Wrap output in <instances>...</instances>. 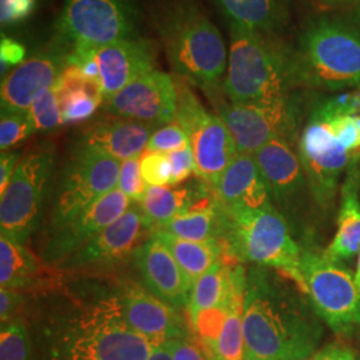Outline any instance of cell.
Here are the masks:
<instances>
[{"instance_id":"49","label":"cell","mask_w":360,"mask_h":360,"mask_svg":"<svg viewBox=\"0 0 360 360\" xmlns=\"http://www.w3.org/2000/svg\"><path fill=\"white\" fill-rule=\"evenodd\" d=\"M245 360H260V359H257V358H251V356H247V359Z\"/></svg>"},{"instance_id":"13","label":"cell","mask_w":360,"mask_h":360,"mask_svg":"<svg viewBox=\"0 0 360 360\" xmlns=\"http://www.w3.org/2000/svg\"><path fill=\"white\" fill-rule=\"evenodd\" d=\"M297 155L309 191L323 207L333 205L342 175L360 162L336 139L328 122L314 114L302 131Z\"/></svg>"},{"instance_id":"1","label":"cell","mask_w":360,"mask_h":360,"mask_svg":"<svg viewBox=\"0 0 360 360\" xmlns=\"http://www.w3.org/2000/svg\"><path fill=\"white\" fill-rule=\"evenodd\" d=\"M243 330L247 356L260 360H307L324 336L322 319L299 285L257 264L247 272Z\"/></svg>"},{"instance_id":"17","label":"cell","mask_w":360,"mask_h":360,"mask_svg":"<svg viewBox=\"0 0 360 360\" xmlns=\"http://www.w3.org/2000/svg\"><path fill=\"white\" fill-rule=\"evenodd\" d=\"M129 207L131 199L117 187L105 193L77 218L55 230L44 250L46 260L63 263L99 232L103 231L107 226L126 214Z\"/></svg>"},{"instance_id":"21","label":"cell","mask_w":360,"mask_h":360,"mask_svg":"<svg viewBox=\"0 0 360 360\" xmlns=\"http://www.w3.org/2000/svg\"><path fill=\"white\" fill-rule=\"evenodd\" d=\"M257 166L269 184L274 205L294 207L309 187L299 155L287 139H274L254 154Z\"/></svg>"},{"instance_id":"2","label":"cell","mask_w":360,"mask_h":360,"mask_svg":"<svg viewBox=\"0 0 360 360\" xmlns=\"http://www.w3.org/2000/svg\"><path fill=\"white\" fill-rule=\"evenodd\" d=\"M158 30L175 75L218 98L229 58L224 40L206 13L193 0H174L160 13Z\"/></svg>"},{"instance_id":"28","label":"cell","mask_w":360,"mask_h":360,"mask_svg":"<svg viewBox=\"0 0 360 360\" xmlns=\"http://www.w3.org/2000/svg\"><path fill=\"white\" fill-rule=\"evenodd\" d=\"M153 235L171 251L180 269L184 271L193 284L196 283L198 279L214 266V263L221 259L226 251L223 243L217 239L193 242L180 239L165 231H155Z\"/></svg>"},{"instance_id":"27","label":"cell","mask_w":360,"mask_h":360,"mask_svg":"<svg viewBox=\"0 0 360 360\" xmlns=\"http://www.w3.org/2000/svg\"><path fill=\"white\" fill-rule=\"evenodd\" d=\"M212 190L214 187H211L203 180L198 190H171L167 187L147 186L144 196L138 205L142 208L148 229L155 232L160 230L175 217L187 212L198 199L210 193L208 191Z\"/></svg>"},{"instance_id":"25","label":"cell","mask_w":360,"mask_h":360,"mask_svg":"<svg viewBox=\"0 0 360 360\" xmlns=\"http://www.w3.org/2000/svg\"><path fill=\"white\" fill-rule=\"evenodd\" d=\"M56 87L63 124H75L90 119L104 102L102 84L84 77L77 65L65 67Z\"/></svg>"},{"instance_id":"23","label":"cell","mask_w":360,"mask_h":360,"mask_svg":"<svg viewBox=\"0 0 360 360\" xmlns=\"http://www.w3.org/2000/svg\"><path fill=\"white\" fill-rule=\"evenodd\" d=\"M153 129L154 126L147 123L111 115L84 129L80 143L124 162L146 151Z\"/></svg>"},{"instance_id":"47","label":"cell","mask_w":360,"mask_h":360,"mask_svg":"<svg viewBox=\"0 0 360 360\" xmlns=\"http://www.w3.org/2000/svg\"><path fill=\"white\" fill-rule=\"evenodd\" d=\"M316 1L322 3L324 6H343V4L360 1V0H316Z\"/></svg>"},{"instance_id":"6","label":"cell","mask_w":360,"mask_h":360,"mask_svg":"<svg viewBox=\"0 0 360 360\" xmlns=\"http://www.w3.org/2000/svg\"><path fill=\"white\" fill-rule=\"evenodd\" d=\"M154 348L127 323L119 296L87 311L70 339L74 360H148Z\"/></svg>"},{"instance_id":"14","label":"cell","mask_w":360,"mask_h":360,"mask_svg":"<svg viewBox=\"0 0 360 360\" xmlns=\"http://www.w3.org/2000/svg\"><path fill=\"white\" fill-rule=\"evenodd\" d=\"M112 116L165 126L176 119V89L174 77L153 70L135 79L104 102Z\"/></svg>"},{"instance_id":"29","label":"cell","mask_w":360,"mask_h":360,"mask_svg":"<svg viewBox=\"0 0 360 360\" xmlns=\"http://www.w3.org/2000/svg\"><path fill=\"white\" fill-rule=\"evenodd\" d=\"M38 272L35 257L23 243L1 233L0 236V285L7 290L25 288Z\"/></svg>"},{"instance_id":"42","label":"cell","mask_w":360,"mask_h":360,"mask_svg":"<svg viewBox=\"0 0 360 360\" xmlns=\"http://www.w3.org/2000/svg\"><path fill=\"white\" fill-rule=\"evenodd\" d=\"M163 346L167 347L174 360H210L198 342L193 343L191 339H175L166 342Z\"/></svg>"},{"instance_id":"12","label":"cell","mask_w":360,"mask_h":360,"mask_svg":"<svg viewBox=\"0 0 360 360\" xmlns=\"http://www.w3.org/2000/svg\"><path fill=\"white\" fill-rule=\"evenodd\" d=\"M219 105L218 115L231 131L239 154L254 155L274 139L295 141L302 108L291 95L264 102H220Z\"/></svg>"},{"instance_id":"18","label":"cell","mask_w":360,"mask_h":360,"mask_svg":"<svg viewBox=\"0 0 360 360\" xmlns=\"http://www.w3.org/2000/svg\"><path fill=\"white\" fill-rule=\"evenodd\" d=\"M146 288L175 309H187L193 284L171 251L155 235L134 251Z\"/></svg>"},{"instance_id":"40","label":"cell","mask_w":360,"mask_h":360,"mask_svg":"<svg viewBox=\"0 0 360 360\" xmlns=\"http://www.w3.org/2000/svg\"><path fill=\"white\" fill-rule=\"evenodd\" d=\"M169 163H171V186H176L181 181L188 179L193 172L196 171L195 158H193L191 146H186L180 150L172 151L167 154Z\"/></svg>"},{"instance_id":"4","label":"cell","mask_w":360,"mask_h":360,"mask_svg":"<svg viewBox=\"0 0 360 360\" xmlns=\"http://www.w3.org/2000/svg\"><path fill=\"white\" fill-rule=\"evenodd\" d=\"M219 210L220 242L227 255L281 271L306 294L300 270L302 250L276 208H224L219 205Z\"/></svg>"},{"instance_id":"38","label":"cell","mask_w":360,"mask_h":360,"mask_svg":"<svg viewBox=\"0 0 360 360\" xmlns=\"http://www.w3.org/2000/svg\"><path fill=\"white\" fill-rule=\"evenodd\" d=\"M117 188L122 193H126L131 200L141 203L147 190V184L144 183L141 172V156L122 162Z\"/></svg>"},{"instance_id":"8","label":"cell","mask_w":360,"mask_h":360,"mask_svg":"<svg viewBox=\"0 0 360 360\" xmlns=\"http://www.w3.org/2000/svg\"><path fill=\"white\" fill-rule=\"evenodd\" d=\"M300 270L306 294L319 318L335 334L351 335L360 328V290L354 275L312 251H302Z\"/></svg>"},{"instance_id":"44","label":"cell","mask_w":360,"mask_h":360,"mask_svg":"<svg viewBox=\"0 0 360 360\" xmlns=\"http://www.w3.org/2000/svg\"><path fill=\"white\" fill-rule=\"evenodd\" d=\"M307 360H356L355 351L340 343H331L318 349Z\"/></svg>"},{"instance_id":"26","label":"cell","mask_w":360,"mask_h":360,"mask_svg":"<svg viewBox=\"0 0 360 360\" xmlns=\"http://www.w3.org/2000/svg\"><path fill=\"white\" fill-rule=\"evenodd\" d=\"M232 26L270 37L287 22V0H214Z\"/></svg>"},{"instance_id":"35","label":"cell","mask_w":360,"mask_h":360,"mask_svg":"<svg viewBox=\"0 0 360 360\" xmlns=\"http://www.w3.org/2000/svg\"><path fill=\"white\" fill-rule=\"evenodd\" d=\"M186 146H190L188 135L179 123L174 120L168 124L160 126V129H155L148 141L146 151L169 154Z\"/></svg>"},{"instance_id":"45","label":"cell","mask_w":360,"mask_h":360,"mask_svg":"<svg viewBox=\"0 0 360 360\" xmlns=\"http://www.w3.org/2000/svg\"><path fill=\"white\" fill-rule=\"evenodd\" d=\"M22 304V296L16 290H0V321L1 324L13 321V315Z\"/></svg>"},{"instance_id":"22","label":"cell","mask_w":360,"mask_h":360,"mask_svg":"<svg viewBox=\"0 0 360 360\" xmlns=\"http://www.w3.org/2000/svg\"><path fill=\"white\" fill-rule=\"evenodd\" d=\"M214 193L219 205L224 208H276L254 155H236L214 187Z\"/></svg>"},{"instance_id":"34","label":"cell","mask_w":360,"mask_h":360,"mask_svg":"<svg viewBox=\"0 0 360 360\" xmlns=\"http://www.w3.org/2000/svg\"><path fill=\"white\" fill-rule=\"evenodd\" d=\"M0 360H30V346L23 323L10 321L1 324Z\"/></svg>"},{"instance_id":"51","label":"cell","mask_w":360,"mask_h":360,"mask_svg":"<svg viewBox=\"0 0 360 360\" xmlns=\"http://www.w3.org/2000/svg\"><path fill=\"white\" fill-rule=\"evenodd\" d=\"M358 360H360V358H359V359H358Z\"/></svg>"},{"instance_id":"15","label":"cell","mask_w":360,"mask_h":360,"mask_svg":"<svg viewBox=\"0 0 360 360\" xmlns=\"http://www.w3.org/2000/svg\"><path fill=\"white\" fill-rule=\"evenodd\" d=\"M68 65V49L58 47L39 52L15 67L0 86L1 110L28 111L41 92L53 87Z\"/></svg>"},{"instance_id":"43","label":"cell","mask_w":360,"mask_h":360,"mask_svg":"<svg viewBox=\"0 0 360 360\" xmlns=\"http://www.w3.org/2000/svg\"><path fill=\"white\" fill-rule=\"evenodd\" d=\"M22 160V154L16 151H6L0 156V195L6 191L13 179V174Z\"/></svg>"},{"instance_id":"46","label":"cell","mask_w":360,"mask_h":360,"mask_svg":"<svg viewBox=\"0 0 360 360\" xmlns=\"http://www.w3.org/2000/svg\"><path fill=\"white\" fill-rule=\"evenodd\" d=\"M148 360H174L172 359V355H171V352L168 351L167 347L166 346H156L154 348V351L151 352V355H150V358Z\"/></svg>"},{"instance_id":"39","label":"cell","mask_w":360,"mask_h":360,"mask_svg":"<svg viewBox=\"0 0 360 360\" xmlns=\"http://www.w3.org/2000/svg\"><path fill=\"white\" fill-rule=\"evenodd\" d=\"M38 0H0L1 28L13 27L26 22L35 13Z\"/></svg>"},{"instance_id":"37","label":"cell","mask_w":360,"mask_h":360,"mask_svg":"<svg viewBox=\"0 0 360 360\" xmlns=\"http://www.w3.org/2000/svg\"><path fill=\"white\" fill-rule=\"evenodd\" d=\"M141 172L147 186L166 187L172 174L167 154L144 151L141 155Z\"/></svg>"},{"instance_id":"24","label":"cell","mask_w":360,"mask_h":360,"mask_svg":"<svg viewBox=\"0 0 360 360\" xmlns=\"http://www.w3.org/2000/svg\"><path fill=\"white\" fill-rule=\"evenodd\" d=\"M360 174L358 165L349 168L342 187V200L338 217V231L324 251L328 260L339 263L360 252Z\"/></svg>"},{"instance_id":"3","label":"cell","mask_w":360,"mask_h":360,"mask_svg":"<svg viewBox=\"0 0 360 360\" xmlns=\"http://www.w3.org/2000/svg\"><path fill=\"white\" fill-rule=\"evenodd\" d=\"M230 55L223 80L230 102H264L288 96L299 84L294 52L240 27L230 25Z\"/></svg>"},{"instance_id":"30","label":"cell","mask_w":360,"mask_h":360,"mask_svg":"<svg viewBox=\"0 0 360 360\" xmlns=\"http://www.w3.org/2000/svg\"><path fill=\"white\" fill-rule=\"evenodd\" d=\"M230 266V262H226V257L223 255L193 284L190 304L187 307L190 321L200 311L217 307L229 299L231 288Z\"/></svg>"},{"instance_id":"31","label":"cell","mask_w":360,"mask_h":360,"mask_svg":"<svg viewBox=\"0 0 360 360\" xmlns=\"http://www.w3.org/2000/svg\"><path fill=\"white\" fill-rule=\"evenodd\" d=\"M231 290V288H230ZM230 312V296L229 299L212 309L200 311L193 319L190 321V327L196 342L205 349L208 359H211L214 349L217 347L219 336L227 321Z\"/></svg>"},{"instance_id":"41","label":"cell","mask_w":360,"mask_h":360,"mask_svg":"<svg viewBox=\"0 0 360 360\" xmlns=\"http://www.w3.org/2000/svg\"><path fill=\"white\" fill-rule=\"evenodd\" d=\"M26 47L16 41L15 39L8 37H1L0 41V68L1 75L6 74L11 67H18L25 62L26 58Z\"/></svg>"},{"instance_id":"10","label":"cell","mask_w":360,"mask_h":360,"mask_svg":"<svg viewBox=\"0 0 360 360\" xmlns=\"http://www.w3.org/2000/svg\"><path fill=\"white\" fill-rule=\"evenodd\" d=\"M120 165L122 162L115 158L79 143L63 169L55 193L53 229L56 230L77 218L98 199L116 188Z\"/></svg>"},{"instance_id":"32","label":"cell","mask_w":360,"mask_h":360,"mask_svg":"<svg viewBox=\"0 0 360 360\" xmlns=\"http://www.w3.org/2000/svg\"><path fill=\"white\" fill-rule=\"evenodd\" d=\"M35 124L30 111L1 110L0 116V150L10 151L19 143L26 141L34 132Z\"/></svg>"},{"instance_id":"33","label":"cell","mask_w":360,"mask_h":360,"mask_svg":"<svg viewBox=\"0 0 360 360\" xmlns=\"http://www.w3.org/2000/svg\"><path fill=\"white\" fill-rule=\"evenodd\" d=\"M30 114L39 132H50L63 124L56 84L41 92L30 107Z\"/></svg>"},{"instance_id":"11","label":"cell","mask_w":360,"mask_h":360,"mask_svg":"<svg viewBox=\"0 0 360 360\" xmlns=\"http://www.w3.org/2000/svg\"><path fill=\"white\" fill-rule=\"evenodd\" d=\"M136 27L132 0H65L58 31L59 41L70 50L136 38Z\"/></svg>"},{"instance_id":"36","label":"cell","mask_w":360,"mask_h":360,"mask_svg":"<svg viewBox=\"0 0 360 360\" xmlns=\"http://www.w3.org/2000/svg\"><path fill=\"white\" fill-rule=\"evenodd\" d=\"M316 115L315 112H311ZM319 116V115H316ZM334 132L336 139L342 143V146L351 154L360 158V114L356 115H338L331 117H323Z\"/></svg>"},{"instance_id":"5","label":"cell","mask_w":360,"mask_h":360,"mask_svg":"<svg viewBox=\"0 0 360 360\" xmlns=\"http://www.w3.org/2000/svg\"><path fill=\"white\" fill-rule=\"evenodd\" d=\"M294 55L299 84L326 91L360 87V31L354 27L316 19L303 31Z\"/></svg>"},{"instance_id":"19","label":"cell","mask_w":360,"mask_h":360,"mask_svg":"<svg viewBox=\"0 0 360 360\" xmlns=\"http://www.w3.org/2000/svg\"><path fill=\"white\" fill-rule=\"evenodd\" d=\"M104 102L131 82L155 70L156 49L150 40L123 39L94 49Z\"/></svg>"},{"instance_id":"9","label":"cell","mask_w":360,"mask_h":360,"mask_svg":"<svg viewBox=\"0 0 360 360\" xmlns=\"http://www.w3.org/2000/svg\"><path fill=\"white\" fill-rule=\"evenodd\" d=\"M55 163L51 146H39L22 158L13 179L0 195L1 233L25 243L37 230Z\"/></svg>"},{"instance_id":"50","label":"cell","mask_w":360,"mask_h":360,"mask_svg":"<svg viewBox=\"0 0 360 360\" xmlns=\"http://www.w3.org/2000/svg\"><path fill=\"white\" fill-rule=\"evenodd\" d=\"M359 333H360V328H359Z\"/></svg>"},{"instance_id":"7","label":"cell","mask_w":360,"mask_h":360,"mask_svg":"<svg viewBox=\"0 0 360 360\" xmlns=\"http://www.w3.org/2000/svg\"><path fill=\"white\" fill-rule=\"evenodd\" d=\"M174 82L176 89L175 120L188 135L196 166L195 174L215 187L239 154L236 143L224 120L207 111L186 80L176 77Z\"/></svg>"},{"instance_id":"48","label":"cell","mask_w":360,"mask_h":360,"mask_svg":"<svg viewBox=\"0 0 360 360\" xmlns=\"http://www.w3.org/2000/svg\"><path fill=\"white\" fill-rule=\"evenodd\" d=\"M354 278H355V283H356L358 288L360 290V252L359 257H358V263H356V272H355Z\"/></svg>"},{"instance_id":"20","label":"cell","mask_w":360,"mask_h":360,"mask_svg":"<svg viewBox=\"0 0 360 360\" xmlns=\"http://www.w3.org/2000/svg\"><path fill=\"white\" fill-rule=\"evenodd\" d=\"M148 229L139 205L129 207L120 218L107 226L74 255L65 259V267H83L114 263L139 247Z\"/></svg>"},{"instance_id":"16","label":"cell","mask_w":360,"mask_h":360,"mask_svg":"<svg viewBox=\"0 0 360 360\" xmlns=\"http://www.w3.org/2000/svg\"><path fill=\"white\" fill-rule=\"evenodd\" d=\"M119 297L127 323L155 347L175 339H191L190 323L184 322L175 307L148 290L138 284H129Z\"/></svg>"}]
</instances>
